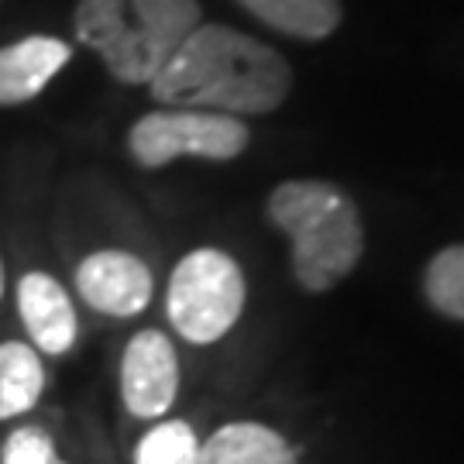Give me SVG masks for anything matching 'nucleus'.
Segmentation results:
<instances>
[{
  "mask_svg": "<svg viewBox=\"0 0 464 464\" xmlns=\"http://www.w3.org/2000/svg\"><path fill=\"white\" fill-rule=\"evenodd\" d=\"M72 45L55 34H28L0 49V107L42 97V90L69 66Z\"/></svg>",
  "mask_w": 464,
  "mask_h": 464,
  "instance_id": "1a4fd4ad",
  "label": "nucleus"
},
{
  "mask_svg": "<svg viewBox=\"0 0 464 464\" xmlns=\"http://www.w3.org/2000/svg\"><path fill=\"white\" fill-rule=\"evenodd\" d=\"M423 296L448 320H464V245H448L423 268Z\"/></svg>",
  "mask_w": 464,
  "mask_h": 464,
  "instance_id": "ddd939ff",
  "label": "nucleus"
},
{
  "mask_svg": "<svg viewBox=\"0 0 464 464\" xmlns=\"http://www.w3.org/2000/svg\"><path fill=\"white\" fill-rule=\"evenodd\" d=\"M199 440L186 420H166L151 427L138 448H134V464H197Z\"/></svg>",
  "mask_w": 464,
  "mask_h": 464,
  "instance_id": "4468645a",
  "label": "nucleus"
},
{
  "mask_svg": "<svg viewBox=\"0 0 464 464\" xmlns=\"http://www.w3.org/2000/svg\"><path fill=\"white\" fill-rule=\"evenodd\" d=\"M251 131L241 117L189 111V107H162L138 117L128 131V151L141 169H162L176 159H210L231 162L245 155Z\"/></svg>",
  "mask_w": 464,
  "mask_h": 464,
  "instance_id": "39448f33",
  "label": "nucleus"
},
{
  "mask_svg": "<svg viewBox=\"0 0 464 464\" xmlns=\"http://www.w3.org/2000/svg\"><path fill=\"white\" fill-rule=\"evenodd\" d=\"M237 4L272 32L299 42H324L344 21L341 0H237Z\"/></svg>",
  "mask_w": 464,
  "mask_h": 464,
  "instance_id": "9b49d317",
  "label": "nucleus"
},
{
  "mask_svg": "<svg viewBox=\"0 0 464 464\" xmlns=\"http://www.w3.org/2000/svg\"><path fill=\"white\" fill-rule=\"evenodd\" d=\"M272 227L293 245V276L306 293H331L365 255L358 203L327 179H285L268 193Z\"/></svg>",
  "mask_w": 464,
  "mask_h": 464,
  "instance_id": "f03ea898",
  "label": "nucleus"
},
{
  "mask_svg": "<svg viewBox=\"0 0 464 464\" xmlns=\"http://www.w3.org/2000/svg\"><path fill=\"white\" fill-rule=\"evenodd\" d=\"M199 24V0H76L72 11L76 38L124 86H149Z\"/></svg>",
  "mask_w": 464,
  "mask_h": 464,
  "instance_id": "7ed1b4c3",
  "label": "nucleus"
},
{
  "mask_svg": "<svg viewBox=\"0 0 464 464\" xmlns=\"http://www.w3.org/2000/svg\"><path fill=\"white\" fill-rule=\"evenodd\" d=\"M4 285H7V282H4V262H0V296H4Z\"/></svg>",
  "mask_w": 464,
  "mask_h": 464,
  "instance_id": "dca6fc26",
  "label": "nucleus"
},
{
  "mask_svg": "<svg viewBox=\"0 0 464 464\" xmlns=\"http://www.w3.org/2000/svg\"><path fill=\"white\" fill-rule=\"evenodd\" d=\"M0 461L4 464H66L59 461L52 437L42 427H17L0 450Z\"/></svg>",
  "mask_w": 464,
  "mask_h": 464,
  "instance_id": "2eb2a0df",
  "label": "nucleus"
},
{
  "mask_svg": "<svg viewBox=\"0 0 464 464\" xmlns=\"http://www.w3.org/2000/svg\"><path fill=\"white\" fill-rule=\"evenodd\" d=\"M45 389V368L32 344L4 341L0 344V420H14L38 406Z\"/></svg>",
  "mask_w": 464,
  "mask_h": 464,
  "instance_id": "f8f14e48",
  "label": "nucleus"
},
{
  "mask_svg": "<svg viewBox=\"0 0 464 464\" xmlns=\"http://www.w3.org/2000/svg\"><path fill=\"white\" fill-rule=\"evenodd\" d=\"M245 299L248 282L227 251L193 248L169 276L166 316L183 341L214 344L241 320Z\"/></svg>",
  "mask_w": 464,
  "mask_h": 464,
  "instance_id": "20e7f679",
  "label": "nucleus"
},
{
  "mask_svg": "<svg viewBox=\"0 0 464 464\" xmlns=\"http://www.w3.org/2000/svg\"><path fill=\"white\" fill-rule=\"evenodd\" d=\"M17 316L42 354H66L80 337V316L63 282L49 272H24L17 282Z\"/></svg>",
  "mask_w": 464,
  "mask_h": 464,
  "instance_id": "6e6552de",
  "label": "nucleus"
},
{
  "mask_svg": "<svg viewBox=\"0 0 464 464\" xmlns=\"http://www.w3.org/2000/svg\"><path fill=\"white\" fill-rule=\"evenodd\" d=\"M197 464H299L296 450L279 430L255 420H237L227 423L199 444Z\"/></svg>",
  "mask_w": 464,
  "mask_h": 464,
  "instance_id": "9d476101",
  "label": "nucleus"
},
{
  "mask_svg": "<svg viewBox=\"0 0 464 464\" xmlns=\"http://www.w3.org/2000/svg\"><path fill=\"white\" fill-rule=\"evenodd\" d=\"M162 107L231 117L279 111L293 93V66L272 45L231 24H199L149 83Z\"/></svg>",
  "mask_w": 464,
  "mask_h": 464,
  "instance_id": "f257e3e1",
  "label": "nucleus"
},
{
  "mask_svg": "<svg viewBox=\"0 0 464 464\" xmlns=\"http://www.w3.org/2000/svg\"><path fill=\"white\" fill-rule=\"evenodd\" d=\"M179 392V358L162 331H138L121 358V399L138 420H159Z\"/></svg>",
  "mask_w": 464,
  "mask_h": 464,
  "instance_id": "423d86ee",
  "label": "nucleus"
},
{
  "mask_svg": "<svg viewBox=\"0 0 464 464\" xmlns=\"http://www.w3.org/2000/svg\"><path fill=\"white\" fill-rule=\"evenodd\" d=\"M76 293L83 296L90 310L128 320V316L149 310L155 279H151V268L138 255L121 248H103L86 255L76 266Z\"/></svg>",
  "mask_w": 464,
  "mask_h": 464,
  "instance_id": "0eeeda50",
  "label": "nucleus"
}]
</instances>
